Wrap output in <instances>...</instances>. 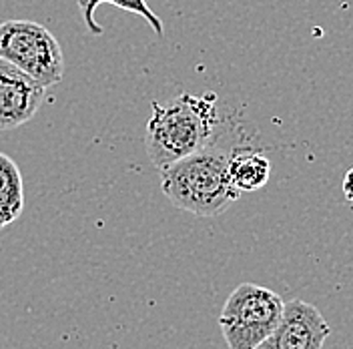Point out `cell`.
<instances>
[{"label": "cell", "instance_id": "cell-1", "mask_svg": "<svg viewBox=\"0 0 353 349\" xmlns=\"http://www.w3.org/2000/svg\"><path fill=\"white\" fill-rule=\"evenodd\" d=\"M215 101L213 92H181L167 103H151L153 114L147 123L145 145L159 171L213 143L219 125Z\"/></svg>", "mask_w": 353, "mask_h": 349}, {"label": "cell", "instance_id": "cell-2", "mask_svg": "<svg viewBox=\"0 0 353 349\" xmlns=\"http://www.w3.org/2000/svg\"><path fill=\"white\" fill-rule=\"evenodd\" d=\"M159 173L165 197L175 207L199 217L219 215L241 195L229 179V153L213 143Z\"/></svg>", "mask_w": 353, "mask_h": 349}, {"label": "cell", "instance_id": "cell-3", "mask_svg": "<svg viewBox=\"0 0 353 349\" xmlns=\"http://www.w3.org/2000/svg\"><path fill=\"white\" fill-rule=\"evenodd\" d=\"M283 299L261 285L241 283L225 301L219 326L229 349H255L277 328Z\"/></svg>", "mask_w": 353, "mask_h": 349}, {"label": "cell", "instance_id": "cell-4", "mask_svg": "<svg viewBox=\"0 0 353 349\" xmlns=\"http://www.w3.org/2000/svg\"><path fill=\"white\" fill-rule=\"evenodd\" d=\"M0 59L21 68L44 87L65 77V54L54 34L39 22H0Z\"/></svg>", "mask_w": 353, "mask_h": 349}, {"label": "cell", "instance_id": "cell-5", "mask_svg": "<svg viewBox=\"0 0 353 349\" xmlns=\"http://www.w3.org/2000/svg\"><path fill=\"white\" fill-rule=\"evenodd\" d=\"M330 333V323L317 307L291 299L283 306L277 328L255 349H323Z\"/></svg>", "mask_w": 353, "mask_h": 349}, {"label": "cell", "instance_id": "cell-6", "mask_svg": "<svg viewBox=\"0 0 353 349\" xmlns=\"http://www.w3.org/2000/svg\"><path fill=\"white\" fill-rule=\"evenodd\" d=\"M46 87L0 59V131L28 123L44 103Z\"/></svg>", "mask_w": 353, "mask_h": 349}, {"label": "cell", "instance_id": "cell-7", "mask_svg": "<svg viewBox=\"0 0 353 349\" xmlns=\"http://www.w3.org/2000/svg\"><path fill=\"white\" fill-rule=\"evenodd\" d=\"M271 163L261 151L237 149L229 153V179L239 193H253L267 185Z\"/></svg>", "mask_w": 353, "mask_h": 349}, {"label": "cell", "instance_id": "cell-8", "mask_svg": "<svg viewBox=\"0 0 353 349\" xmlns=\"http://www.w3.org/2000/svg\"><path fill=\"white\" fill-rule=\"evenodd\" d=\"M24 209V181L19 165L0 153V229L14 223Z\"/></svg>", "mask_w": 353, "mask_h": 349}, {"label": "cell", "instance_id": "cell-9", "mask_svg": "<svg viewBox=\"0 0 353 349\" xmlns=\"http://www.w3.org/2000/svg\"><path fill=\"white\" fill-rule=\"evenodd\" d=\"M105 2H109V4L117 6V8H123V10H129V12H134V14H141L145 21L153 26L154 32H157L159 37H163V32H165L163 22H161V19L149 8L147 0H79L81 12H83V17H85V24H87V28L92 34L101 37V34L105 32L103 26H99V24L94 22V10H97V6H101V4H105Z\"/></svg>", "mask_w": 353, "mask_h": 349}, {"label": "cell", "instance_id": "cell-10", "mask_svg": "<svg viewBox=\"0 0 353 349\" xmlns=\"http://www.w3.org/2000/svg\"><path fill=\"white\" fill-rule=\"evenodd\" d=\"M341 191H343V195H345V199L350 201V203H353V167L347 171V174H345V179H343V185H341Z\"/></svg>", "mask_w": 353, "mask_h": 349}]
</instances>
